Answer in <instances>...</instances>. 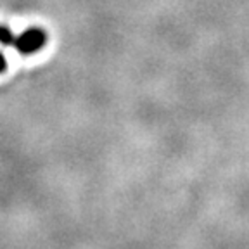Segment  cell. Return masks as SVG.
<instances>
[{
  "instance_id": "6da1fadb",
  "label": "cell",
  "mask_w": 249,
  "mask_h": 249,
  "mask_svg": "<svg viewBox=\"0 0 249 249\" xmlns=\"http://www.w3.org/2000/svg\"><path fill=\"white\" fill-rule=\"evenodd\" d=\"M47 43V33L42 28H28L24 30L21 35L16 36L14 47L18 49V52L23 55H31L38 52L40 49H43Z\"/></svg>"
},
{
  "instance_id": "7a4b0ae2",
  "label": "cell",
  "mask_w": 249,
  "mask_h": 249,
  "mask_svg": "<svg viewBox=\"0 0 249 249\" xmlns=\"http://www.w3.org/2000/svg\"><path fill=\"white\" fill-rule=\"evenodd\" d=\"M14 42H16V36L11 28L5 26V24H0V43L9 47V45H14Z\"/></svg>"
},
{
  "instance_id": "3957f363",
  "label": "cell",
  "mask_w": 249,
  "mask_h": 249,
  "mask_svg": "<svg viewBox=\"0 0 249 249\" xmlns=\"http://www.w3.org/2000/svg\"><path fill=\"white\" fill-rule=\"evenodd\" d=\"M5 70H7V59H5V55L0 52V74L4 73Z\"/></svg>"
}]
</instances>
